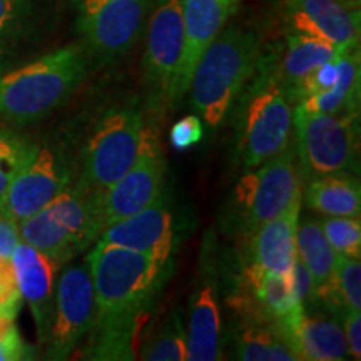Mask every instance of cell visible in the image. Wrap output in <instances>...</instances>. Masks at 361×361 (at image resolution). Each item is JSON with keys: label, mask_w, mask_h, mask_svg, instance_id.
Here are the masks:
<instances>
[{"label": "cell", "mask_w": 361, "mask_h": 361, "mask_svg": "<svg viewBox=\"0 0 361 361\" xmlns=\"http://www.w3.org/2000/svg\"><path fill=\"white\" fill-rule=\"evenodd\" d=\"M300 214L301 201H298L284 213L259 226L251 236L243 239L245 250L241 261L290 274L296 261V229Z\"/></svg>", "instance_id": "23"}, {"label": "cell", "mask_w": 361, "mask_h": 361, "mask_svg": "<svg viewBox=\"0 0 361 361\" xmlns=\"http://www.w3.org/2000/svg\"><path fill=\"white\" fill-rule=\"evenodd\" d=\"M219 300L218 281L211 273L202 274L189 298L186 360L216 361L223 358L226 341Z\"/></svg>", "instance_id": "20"}, {"label": "cell", "mask_w": 361, "mask_h": 361, "mask_svg": "<svg viewBox=\"0 0 361 361\" xmlns=\"http://www.w3.org/2000/svg\"><path fill=\"white\" fill-rule=\"evenodd\" d=\"M319 221L324 236L338 255L361 258V223L360 218L323 216Z\"/></svg>", "instance_id": "30"}, {"label": "cell", "mask_w": 361, "mask_h": 361, "mask_svg": "<svg viewBox=\"0 0 361 361\" xmlns=\"http://www.w3.org/2000/svg\"><path fill=\"white\" fill-rule=\"evenodd\" d=\"M236 156L243 168H258L291 144L293 104L273 74L256 64L233 104Z\"/></svg>", "instance_id": "4"}, {"label": "cell", "mask_w": 361, "mask_h": 361, "mask_svg": "<svg viewBox=\"0 0 361 361\" xmlns=\"http://www.w3.org/2000/svg\"><path fill=\"white\" fill-rule=\"evenodd\" d=\"M338 78L331 89L306 97L298 102L305 111L322 114H351L360 112L361 56L360 44L338 54Z\"/></svg>", "instance_id": "24"}, {"label": "cell", "mask_w": 361, "mask_h": 361, "mask_svg": "<svg viewBox=\"0 0 361 361\" xmlns=\"http://www.w3.org/2000/svg\"><path fill=\"white\" fill-rule=\"evenodd\" d=\"M11 261L22 301L32 313L37 343L45 346L51 333L57 274L64 264L24 241L16 246Z\"/></svg>", "instance_id": "18"}, {"label": "cell", "mask_w": 361, "mask_h": 361, "mask_svg": "<svg viewBox=\"0 0 361 361\" xmlns=\"http://www.w3.org/2000/svg\"><path fill=\"white\" fill-rule=\"evenodd\" d=\"M291 286L295 291L298 303L303 306L305 311H322L318 303V291H316V283L308 268L296 258L293 264L291 273Z\"/></svg>", "instance_id": "32"}, {"label": "cell", "mask_w": 361, "mask_h": 361, "mask_svg": "<svg viewBox=\"0 0 361 361\" xmlns=\"http://www.w3.org/2000/svg\"><path fill=\"white\" fill-rule=\"evenodd\" d=\"M101 194L75 178L47 206L19 223L20 241L67 264L101 236Z\"/></svg>", "instance_id": "5"}, {"label": "cell", "mask_w": 361, "mask_h": 361, "mask_svg": "<svg viewBox=\"0 0 361 361\" xmlns=\"http://www.w3.org/2000/svg\"><path fill=\"white\" fill-rule=\"evenodd\" d=\"M19 243V224L0 207V261H11L12 252Z\"/></svg>", "instance_id": "35"}, {"label": "cell", "mask_w": 361, "mask_h": 361, "mask_svg": "<svg viewBox=\"0 0 361 361\" xmlns=\"http://www.w3.org/2000/svg\"><path fill=\"white\" fill-rule=\"evenodd\" d=\"M146 123L137 101L104 109L80 149L78 178L101 192L123 178L137 159Z\"/></svg>", "instance_id": "7"}, {"label": "cell", "mask_w": 361, "mask_h": 361, "mask_svg": "<svg viewBox=\"0 0 361 361\" xmlns=\"http://www.w3.org/2000/svg\"><path fill=\"white\" fill-rule=\"evenodd\" d=\"M164 152L157 128L146 123L137 159L123 178L104 189L101 194V211L104 228L116 221L129 218L154 202L166 189Z\"/></svg>", "instance_id": "13"}, {"label": "cell", "mask_w": 361, "mask_h": 361, "mask_svg": "<svg viewBox=\"0 0 361 361\" xmlns=\"http://www.w3.org/2000/svg\"><path fill=\"white\" fill-rule=\"evenodd\" d=\"M358 117L360 112H310L295 104L293 133L303 180L340 171L358 174Z\"/></svg>", "instance_id": "8"}, {"label": "cell", "mask_w": 361, "mask_h": 361, "mask_svg": "<svg viewBox=\"0 0 361 361\" xmlns=\"http://www.w3.org/2000/svg\"><path fill=\"white\" fill-rule=\"evenodd\" d=\"M343 333H345L348 355L351 358H361V314L360 310H348L343 314Z\"/></svg>", "instance_id": "36"}, {"label": "cell", "mask_w": 361, "mask_h": 361, "mask_svg": "<svg viewBox=\"0 0 361 361\" xmlns=\"http://www.w3.org/2000/svg\"><path fill=\"white\" fill-rule=\"evenodd\" d=\"M37 142L30 141L16 130L0 129V207L6 202L7 192L16 176L34 154Z\"/></svg>", "instance_id": "29"}, {"label": "cell", "mask_w": 361, "mask_h": 361, "mask_svg": "<svg viewBox=\"0 0 361 361\" xmlns=\"http://www.w3.org/2000/svg\"><path fill=\"white\" fill-rule=\"evenodd\" d=\"M355 2H360V0H355Z\"/></svg>", "instance_id": "37"}, {"label": "cell", "mask_w": 361, "mask_h": 361, "mask_svg": "<svg viewBox=\"0 0 361 361\" xmlns=\"http://www.w3.org/2000/svg\"><path fill=\"white\" fill-rule=\"evenodd\" d=\"M239 322L276 323L283 316L303 308L298 303L290 274L239 261L231 296L228 298Z\"/></svg>", "instance_id": "16"}, {"label": "cell", "mask_w": 361, "mask_h": 361, "mask_svg": "<svg viewBox=\"0 0 361 361\" xmlns=\"http://www.w3.org/2000/svg\"><path fill=\"white\" fill-rule=\"evenodd\" d=\"M338 252L324 236L319 221L311 216H301L296 229V258L313 276L316 286L331 278Z\"/></svg>", "instance_id": "27"}, {"label": "cell", "mask_w": 361, "mask_h": 361, "mask_svg": "<svg viewBox=\"0 0 361 361\" xmlns=\"http://www.w3.org/2000/svg\"><path fill=\"white\" fill-rule=\"evenodd\" d=\"M186 355V326L176 310L166 316L159 328L149 333L137 350V358L146 361H183Z\"/></svg>", "instance_id": "28"}, {"label": "cell", "mask_w": 361, "mask_h": 361, "mask_svg": "<svg viewBox=\"0 0 361 361\" xmlns=\"http://www.w3.org/2000/svg\"><path fill=\"white\" fill-rule=\"evenodd\" d=\"M96 295V316L144 319L159 300L173 266H162L144 255L96 241L85 256Z\"/></svg>", "instance_id": "3"}, {"label": "cell", "mask_w": 361, "mask_h": 361, "mask_svg": "<svg viewBox=\"0 0 361 361\" xmlns=\"http://www.w3.org/2000/svg\"><path fill=\"white\" fill-rule=\"evenodd\" d=\"M241 0H183L184 56L180 66V92L186 96L194 67L238 11Z\"/></svg>", "instance_id": "22"}, {"label": "cell", "mask_w": 361, "mask_h": 361, "mask_svg": "<svg viewBox=\"0 0 361 361\" xmlns=\"http://www.w3.org/2000/svg\"><path fill=\"white\" fill-rule=\"evenodd\" d=\"M303 176L295 142L258 168L247 169L234 184L223 207V228L234 238L246 239L259 226L301 201Z\"/></svg>", "instance_id": "6"}, {"label": "cell", "mask_w": 361, "mask_h": 361, "mask_svg": "<svg viewBox=\"0 0 361 361\" xmlns=\"http://www.w3.org/2000/svg\"><path fill=\"white\" fill-rule=\"evenodd\" d=\"M78 174V161L64 142L37 144L34 154L11 184L2 209L19 224L47 206Z\"/></svg>", "instance_id": "11"}, {"label": "cell", "mask_w": 361, "mask_h": 361, "mask_svg": "<svg viewBox=\"0 0 361 361\" xmlns=\"http://www.w3.org/2000/svg\"><path fill=\"white\" fill-rule=\"evenodd\" d=\"M233 353L241 361H300L276 324L263 322H239Z\"/></svg>", "instance_id": "26"}, {"label": "cell", "mask_w": 361, "mask_h": 361, "mask_svg": "<svg viewBox=\"0 0 361 361\" xmlns=\"http://www.w3.org/2000/svg\"><path fill=\"white\" fill-rule=\"evenodd\" d=\"M303 200L308 209L322 216L360 218V179L348 171L318 176L308 180Z\"/></svg>", "instance_id": "25"}, {"label": "cell", "mask_w": 361, "mask_h": 361, "mask_svg": "<svg viewBox=\"0 0 361 361\" xmlns=\"http://www.w3.org/2000/svg\"><path fill=\"white\" fill-rule=\"evenodd\" d=\"M61 20V0H0V75L39 57Z\"/></svg>", "instance_id": "14"}, {"label": "cell", "mask_w": 361, "mask_h": 361, "mask_svg": "<svg viewBox=\"0 0 361 361\" xmlns=\"http://www.w3.org/2000/svg\"><path fill=\"white\" fill-rule=\"evenodd\" d=\"M75 27L87 56L107 66L133 51L154 0H74Z\"/></svg>", "instance_id": "10"}, {"label": "cell", "mask_w": 361, "mask_h": 361, "mask_svg": "<svg viewBox=\"0 0 361 361\" xmlns=\"http://www.w3.org/2000/svg\"><path fill=\"white\" fill-rule=\"evenodd\" d=\"M97 241L144 252L162 266H173L178 246V226L169 192L129 218L107 224Z\"/></svg>", "instance_id": "15"}, {"label": "cell", "mask_w": 361, "mask_h": 361, "mask_svg": "<svg viewBox=\"0 0 361 361\" xmlns=\"http://www.w3.org/2000/svg\"><path fill=\"white\" fill-rule=\"evenodd\" d=\"M22 306V296L17 288L12 261H0V314L17 318Z\"/></svg>", "instance_id": "33"}, {"label": "cell", "mask_w": 361, "mask_h": 361, "mask_svg": "<svg viewBox=\"0 0 361 361\" xmlns=\"http://www.w3.org/2000/svg\"><path fill=\"white\" fill-rule=\"evenodd\" d=\"M360 2L355 0H283L286 34L322 39L340 49L360 44Z\"/></svg>", "instance_id": "17"}, {"label": "cell", "mask_w": 361, "mask_h": 361, "mask_svg": "<svg viewBox=\"0 0 361 361\" xmlns=\"http://www.w3.org/2000/svg\"><path fill=\"white\" fill-rule=\"evenodd\" d=\"M274 324L298 360L341 361L348 358V345L340 319L324 311L298 308Z\"/></svg>", "instance_id": "19"}, {"label": "cell", "mask_w": 361, "mask_h": 361, "mask_svg": "<svg viewBox=\"0 0 361 361\" xmlns=\"http://www.w3.org/2000/svg\"><path fill=\"white\" fill-rule=\"evenodd\" d=\"M183 0H154L149 13L142 56L144 84L152 111L162 112L183 99L180 66L184 56Z\"/></svg>", "instance_id": "9"}, {"label": "cell", "mask_w": 361, "mask_h": 361, "mask_svg": "<svg viewBox=\"0 0 361 361\" xmlns=\"http://www.w3.org/2000/svg\"><path fill=\"white\" fill-rule=\"evenodd\" d=\"M261 49V30L228 22L201 54L188 90L194 111L211 130H218L231 114L234 101L256 69Z\"/></svg>", "instance_id": "1"}, {"label": "cell", "mask_w": 361, "mask_h": 361, "mask_svg": "<svg viewBox=\"0 0 361 361\" xmlns=\"http://www.w3.org/2000/svg\"><path fill=\"white\" fill-rule=\"evenodd\" d=\"M54 316L45 355L67 360L87 335L96 319V295L87 263H67L59 271Z\"/></svg>", "instance_id": "12"}, {"label": "cell", "mask_w": 361, "mask_h": 361, "mask_svg": "<svg viewBox=\"0 0 361 361\" xmlns=\"http://www.w3.org/2000/svg\"><path fill=\"white\" fill-rule=\"evenodd\" d=\"M204 135V124L200 116H186L179 119L169 130V141L178 151H188L201 142Z\"/></svg>", "instance_id": "34"}, {"label": "cell", "mask_w": 361, "mask_h": 361, "mask_svg": "<svg viewBox=\"0 0 361 361\" xmlns=\"http://www.w3.org/2000/svg\"><path fill=\"white\" fill-rule=\"evenodd\" d=\"M341 51L345 49L336 47L326 40L300 34H286L283 40L263 45L258 66L273 74L288 96L298 80L303 79L308 72L322 66L323 62L336 57Z\"/></svg>", "instance_id": "21"}, {"label": "cell", "mask_w": 361, "mask_h": 361, "mask_svg": "<svg viewBox=\"0 0 361 361\" xmlns=\"http://www.w3.org/2000/svg\"><path fill=\"white\" fill-rule=\"evenodd\" d=\"M89 74L82 45H66L0 75V119L29 124L44 119L74 92Z\"/></svg>", "instance_id": "2"}, {"label": "cell", "mask_w": 361, "mask_h": 361, "mask_svg": "<svg viewBox=\"0 0 361 361\" xmlns=\"http://www.w3.org/2000/svg\"><path fill=\"white\" fill-rule=\"evenodd\" d=\"M30 350L22 340L16 318L0 314V361H19L29 360Z\"/></svg>", "instance_id": "31"}]
</instances>
